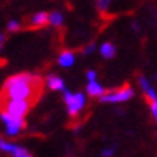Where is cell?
<instances>
[{
    "mask_svg": "<svg viewBox=\"0 0 157 157\" xmlns=\"http://www.w3.org/2000/svg\"><path fill=\"white\" fill-rule=\"evenodd\" d=\"M45 85L48 90L52 91H59V93H64L67 88H66V83H64V80L56 75V74H47L45 75Z\"/></svg>",
    "mask_w": 157,
    "mask_h": 157,
    "instance_id": "cell-7",
    "label": "cell"
},
{
    "mask_svg": "<svg viewBox=\"0 0 157 157\" xmlns=\"http://www.w3.org/2000/svg\"><path fill=\"white\" fill-rule=\"evenodd\" d=\"M106 91L108 90H106L98 80H88L87 85H85V93L91 98H101Z\"/></svg>",
    "mask_w": 157,
    "mask_h": 157,
    "instance_id": "cell-10",
    "label": "cell"
},
{
    "mask_svg": "<svg viewBox=\"0 0 157 157\" xmlns=\"http://www.w3.org/2000/svg\"><path fill=\"white\" fill-rule=\"evenodd\" d=\"M98 53L101 55L103 59H112L114 56L117 55V47L114 45L112 42H103V44L98 47Z\"/></svg>",
    "mask_w": 157,
    "mask_h": 157,
    "instance_id": "cell-12",
    "label": "cell"
},
{
    "mask_svg": "<svg viewBox=\"0 0 157 157\" xmlns=\"http://www.w3.org/2000/svg\"><path fill=\"white\" fill-rule=\"evenodd\" d=\"M63 99L66 103V111L71 119H77L80 112L85 109L87 104V93L83 91H69L66 90L63 93Z\"/></svg>",
    "mask_w": 157,
    "mask_h": 157,
    "instance_id": "cell-2",
    "label": "cell"
},
{
    "mask_svg": "<svg viewBox=\"0 0 157 157\" xmlns=\"http://www.w3.org/2000/svg\"><path fill=\"white\" fill-rule=\"evenodd\" d=\"M138 85H140V90L143 91V95L146 96L147 101H152V99L157 98V91H155V88L152 87L151 82H149L144 75H140V77H138Z\"/></svg>",
    "mask_w": 157,
    "mask_h": 157,
    "instance_id": "cell-9",
    "label": "cell"
},
{
    "mask_svg": "<svg viewBox=\"0 0 157 157\" xmlns=\"http://www.w3.org/2000/svg\"><path fill=\"white\" fill-rule=\"evenodd\" d=\"M96 50V45H95V42H91V44H88V45H85L83 48H82V52H83V55L85 56H88V55H91Z\"/></svg>",
    "mask_w": 157,
    "mask_h": 157,
    "instance_id": "cell-18",
    "label": "cell"
},
{
    "mask_svg": "<svg viewBox=\"0 0 157 157\" xmlns=\"http://www.w3.org/2000/svg\"><path fill=\"white\" fill-rule=\"evenodd\" d=\"M0 149H2V152L8 154L10 157H32V154L24 146H19L16 143L6 141L5 138L0 140Z\"/></svg>",
    "mask_w": 157,
    "mask_h": 157,
    "instance_id": "cell-6",
    "label": "cell"
},
{
    "mask_svg": "<svg viewBox=\"0 0 157 157\" xmlns=\"http://www.w3.org/2000/svg\"><path fill=\"white\" fill-rule=\"evenodd\" d=\"M50 13L47 11H37L34 13V15L27 19V26L32 27V29H40V27H44L47 24H50Z\"/></svg>",
    "mask_w": 157,
    "mask_h": 157,
    "instance_id": "cell-8",
    "label": "cell"
},
{
    "mask_svg": "<svg viewBox=\"0 0 157 157\" xmlns=\"http://www.w3.org/2000/svg\"><path fill=\"white\" fill-rule=\"evenodd\" d=\"M21 21L18 19H10L8 23H6V31H10V32H18L21 29Z\"/></svg>",
    "mask_w": 157,
    "mask_h": 157,
    "instance_id": "cell-15",
    "label": "cell"
},
{
    "mask_svg": "<svg viewBox=\"0 0 157 157\" xmlns=\"http://www.w3.org/2000/svg\"><path fill=\"white\" fill-rule=\"evenodd\" d=\"M0 119H2V124H3V130L5 135L8 138H16L18 135L21 133L26 128V120L24 119H19V117H13L10 114H6L5 111H2L0 114Z\"/></svg>",
    "mask_w": 157,
    "mask_h": 157,
    "instance_id": "cell-5",
    "label": "cell"
},
{
    "mask_svg": "<svg viewBox=\"0 0 157 157\" xmlns=\"http://www.w3.org/2000/svg\"><path fill=\"white\" fill-rule=\"evenodd\" d=\"M31 106H32V101H29V99H10V98H6V99H3L2 111H5L6 114H10L13 117L24 119L27 116V112L31 111Z\"/></svg>",
    "mask_w": 157,
    "mask_h": 157,
    "instance_id": "cell-4",
    "label": "cell"
},
{
    "mask_svg": "<svg viewBox=\"0 0 157 157\" xmlns=\"http://www.w3.org/2000/svg\"><path fill=\"white\" fill-rule=\"evenodd\" d=\"M154 80H157V72L154 74Z\"/></svg>",
    "mask_w": 157,
    "mask_h": 157,
    "instance_id": "cell-21",
    "label": "cell"
},
{
    "mask_svg": "<svg viewBox=\"0 0 157 157\" xmlns=\"http://www.w3.org/2000/svg\"><path fill=\"white\" fill-rule=\"evenodd\" d=\"M133 96H135L133 87H130V85H122V87L108 90L101 98H99V101L106 103V104H120V103L130 101Z\"/></svg>",
    "mask_w": 157,
    "mask_h": 157,
    "instance_id": "cell-3",
    "label": "cell"
},
{
    "mask_svg": "<svg viewBox=\"0 0 157 157\" xmlns=\"http://www.w3.org/2000/svg\"><path fill=\"white\" fill-rule=\"evenodd\" d=\"M56 63H58V66H61V67L74 66L75 64V53L72 50H63L58 55V58H56Z\"/></svg>",
    "mask_w": 157,
    "mask_h": 157,
    "instance_id": "cell-11",
    "label": "cell"
},
{
    "mask_svg": "<svg viewBox=\"0 0 157 157\" xmlns=\"http://www.w3.org/2000/svg\"><path fill=\"white\" fill-rule=\"evenodd\" d=\"M116 149H117L116 144L109 146V147H104L103 151H101V154H99V157H112L114 154H116Z\"/></svg>",
    "mask_w": 157,
    "mask_h": 157,
    "instance_id": "cell-16",
    "label": "cell"
},
{
    "mask_svg": "<svg viewBox=\"0 0 157 157\" xmlns=\"http://www.w3.org/2000/svg\"><path fill=\"white\" fill-rule=\"evenodd\" d=\"M149 111H151V114H152L154 122L157 124V98L152 99V101H149Z\"/></svg>",
    "mask_w": 157,
    "mask_h": 157,
    "instance_id": "cell-17",
    "label": "cell"
},
{
    "mask_svg": "<svg viewBox=\"0 0 157 157\" xmlns=\"http://www.w3.org/2000/svg\"><path fill=\"white\" fill-rule=\"evenodd\" d=\"M85 77H87V82L88 80H98V74L95 69H88L87 72H85Z\"/></svg>",
    "mask_w": 157,
    "mask_h": 157,
    "instance_id": "cell-19",
    "label": "cell"
},
{
    "mask_svg": "<svg viewBox=\"0 0 157 157\" xmlns=\"http://www.w3.org/2000/svg\"><path fill=\"white\" fill-rule=\"evenodd\" d=\"M50 24L48 26H52V27H63L64 26V15L61 11H50Z\"/></svg>",
    "mask_w": 157,
    "mask_h": 157,
    "instance_id": "cell-13",
    "label": "cell"
},
{
    "mask_svg": "<svg viewBox=\"0 0 157 157\" xmlns=\"http://www.w3.org/2000/svg\"><path fill=\"white\" fill-rule=\"evenodd\" d=\"M45 78L35 72H21L10 75L2 85L3 99H32L39 95Z\"/></svg>",
    "mask_w": 157,
    "mask_h": 157,
    "instance_id": "cell-1",
    "label": "cell"
},
{
    "mask_svg": "<svg viewBox=\"0 0 157 157\" xmlns=\"http://www.w3.org/2000/svg\"><path fill=\"white\" fill-rule=\"evenodd\" d=\"M114 2H116V0H95L96 11L99 13V15H108Z\"/></svg>",
    "mask_w": 157,
    "mask_h": 157,
    "instance_id": "cell-14",
    "label": "cell"
},
{
    "mask_svg": "<svg viewBox=\"0 0 157 157\" xmlns=\"http://www.w3.org/2000/svg\"><path fill=\"white\" fill-rule=\"evenodd\" d=\"M132 29H133L135 32H140V31H141V26H140L138 21H133V23H132Z\"/></svg>",
    "mask_w": 157,
    "mask_h": 157,
    "instance_id": "cell-20",
    "label": "cell"
}]
</instances>
